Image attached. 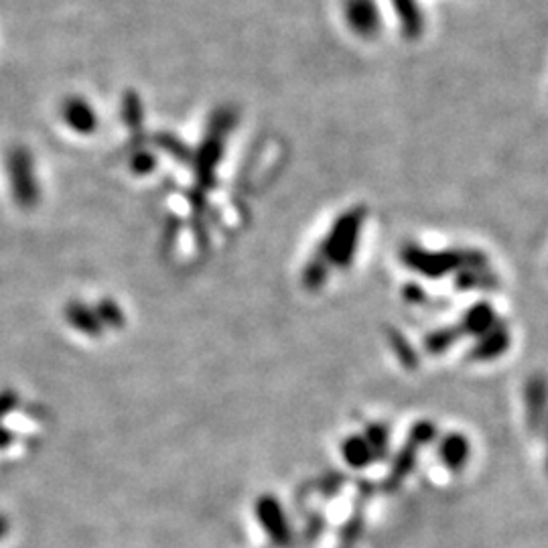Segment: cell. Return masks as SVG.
Here are the masks:
<instances>
[{
  "mask_svg": "<svg viewBox=\"0 0 548 548\" xmlns=\"http://www.w3.org/2000/svg\"><path fill=\"white\" fill-rule=\"evenodd\" d=\"M256 510H258L260 524L265 526L266 535L273 538V543L276 546L287 544L290 538V530H289L287 518H284L279 503H276L273 498H262Z\"/></svg>",
  "mask_w": 548,
  "mask_h": 548,
  "instance_id": "6da1fadb",
  "label": "cell"
},
{
  "mask_svg": "<svg viewBox=\"0 0 548 548\" xmlns=\"http://www.w3.org/2000/svg\"><path fill=\"white\" fill-rule=\"evenodd\" d=\"M348 20L349 27L360 35H370L376 31V9L372 0H348Z\"/></svg>",
  "mask_w": 548,
  "mask_h": 548,
  "instance_id": "7a4b0ae2",
  "label": "cell"
},
{
  "mask_svg": "<svg viewBox=\"0 0 548 548\" xmlns=\"http://www.w3.org/2000/svg\"><path fill=\"white\" fill-rule=\"evenodd\" d=\"M65 119H68V124H71L79 133H90V130L96 127V116H94L92 108L84 104L82 100L70 102L68 108H65Z\"/></svg>",
  "mask_w": 548,
  "mask_h": 548,
  "instance_id": "3957f363",
  "label": "cell"
},
{
  "mask_svg": "<svg viewBox=\"0 0 548 548\" xmlns=\"http://www.w3.org/2000/svg\"><path fill=\"white\" fill-rule=\"evenodd\" d=\"M346 457L349 459V463L352 465H356V467H360V465H364V462H365V449L362 447V443L360 441H352L349 443V447H346Z\"/></svg>",
  "mask_w": 548,
  "mask_h": 548,
  "instance_id": "277c9868",
  "label": "cell"
}]
</instances>
